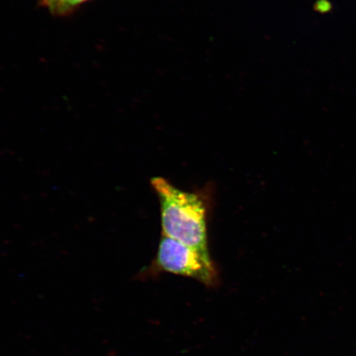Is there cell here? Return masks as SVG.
<instances>
[{
	"mask_svg": "<svg viewBox=\"0 0 356 356\" xmlns=\"http://www.w3.org/2000/svg\"><path fill=\"white\" fill-rule=\"evenodd\" d=\"M151 185L159 200L163 234L209 253L207 195L182 191L159 177Z\"/></svg>",
	"mask_w": 356,
	"mask_h": 356,
	"instance_id": "1",
	"label": "cell"
},
{
	"mask_svg": "<svg viewBox=\"0 0 356 356\" xmlns=\"http://www.w3.org/2000/svg\"><path fill=\"white\" fill-rule=\"evenodd\" d=\"M169 273L198 280L206 286L218 283L219 275L210 253L203 252L162 234L152 265L142 273Z\"/></svg>",
	"mask_w": 356,
	"mask_h": 356,
	"instance_id": "2",
	"label": "cell"
},
{
	"mask_svg": "<svg viewBox=\"0 0 356 356\" xmlns=\"http://www.w3.org/2000/svg\"><path fill=\"white\" fill-rule=\"evenodd\" d=\"M88 1L90 0H56L47 10L53 16L68 17Z\"/></svg>",
	"mask_w": 356,
	"mask_h": 356,
	"instance_id": "3",
	"label": "cell"
},
{
	"mask_svg": "<svg viewBox=\"0 0 356 356\" xmlns=\"http://www.w3.org/2000/svg\"><path fill=\"white\" fill-rule=\"evenodd\" d=\"M314 10L321 15H326L332 10V4L329 0H317L314 3Z\"/></svg>",
	"mask_w": 356,
	"mask_h": 356,
	"instance_id": "4",
	"label": "cell"
},
{
	"mask_svg": "<svg viewBox=\"0 0 356 356\" xmlns=\"http://www.w3.org/2000/svg\"><path fill=\"white\" fill-rule=\"evenodd\" d=\"M56 0H39V6L48 10Z\"/></svg>",
	"mask_w": 356,
	"mask_h": 356,
	"instance_id": "5",
	"label": "cell"
}]
</instances>
